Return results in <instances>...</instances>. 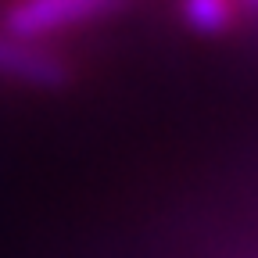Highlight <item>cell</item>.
Wrapping results in <instances>:
<instances>
[{"label":"cell","mask_w":258,"mask_h":258,"mask_svg":"<svg viewBox=\"0 0 258 258\" xmlns=\"http://www.w3.org/2000/svg\"><path fill=\"white\" fill-rule=\"evenodd\" d=\"M129 4L133 0H8L0 11V29L22 43L43 47L50 36L97 25Z\"/></svg>","instance_id":"obj_1"},{"label":"cell","mask_w":258,"mask_h":258,"mask_svg":"<svg viewBox=\"0 0 258 258\" xmlns=\"http://www.w3.org/2000/svg\"><path fill=\"white\" fill-rule=\"evenodd\" d=\"M0 76L8 79H25V83H61L64 79V64L36 43H22L8 36L0 29Z\"/></svg>","instance_id":"obj_2"},{"label":"cell","mask_w":258,"mask_h":258,"mask_svg":"<svg viewBox=\"0 0 258 258\" xmlns=\"http://www.w3.org/2000/svg\"><path fill=\"white\" fill-rule=\"evenodd\" d=\"M240 4H251V8H258V0H240Z\"/></svg>","instance_id":"obj_4"},{"label":"cell","mask_w":258,"mask_h":258,"mask_svg":"<svg viewBox=\"0 0 258 258\" xmlns=\"http://www.w3.org/2000/svg\"><path fill=\"white\" fill-rule=\"evenodd\" d=\"M240 0H179L183 22L198 32H226L240 18Z\"/></svg>","instance_id":"obj_3"}]
</instances>
